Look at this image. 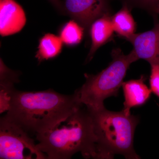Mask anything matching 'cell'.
I'll return each instance as SVG.
<instances>
[{"label": "cell", "instance_id": "cell-1", "mask_svg": "<svg viewBox=\"0 0 159 159\" xmlns=\"http://www.w3.org/2000/svg\"><path fill=\"white\" fill-rule=\"evenodd\" d=\"M83 105L76 91L66 95L51 89L23 92L14 89L4 116L29 134L36 135L52 128Z\"/></svg>", "mask_w": 159, "mask_h": 159}, {"label": "cell", "instance_id": "cell-2", "mask_svg": "<svg viewBox=\"0 0 159 159\" xmlns=\"http://www.w3.org/2000/svg\"><path fill=\"white\" fill-rule=\"evenodd\" d=\"M84 106L36 135L38 148L47 159H70L78 152L86 159H97V138L91 114Z\"/></svg>", "mask_w": 159, "mask_h": 159}, {"label": "cell", "instance_id": "cell-3", "mask_svg": "<svg viewBox=\"0 0 159 159\" xmlns=\"http://www.w3.org/2000/svg\"><path fill=\"white\" fill-rule=\"evenodd\" d=\"M88 109L97 138V159H113L116 154L122 155L126 159L140 158L134 148L138 117L126 115L123 110L112 111L105 107Z\"/></svg>", "mask_w": 159, "mask_h": 159}, {"label": "cell", "instance_id": "cell-4", "mask_svg": "<svg viewBox=\"0 0 159 159\" xmlns=\"http://www.w3.org/2000/svg\"><path fill=\"white\" fill-rule=\"evenodd\" d=\"M112 56L111 62L100 73L85 74V83L76 91L80 102L89 109L103 108L105 99L118 96L131 64L139 60L133 51L125 55L117 49L113 51Z\"/></svg>", "mask_w": 159, "mask_h": 159}, {"label": "cell", "instance_id": "cell-5", "mask_svg": "<svg viewBox=\"0 0 159 159\" xmlns=\"http://www.w3.org/2000/svg\"><path fill=\"white\" fill-rule=\"evenodd\" d=\"M47 159L29 134L5 116L0 120V159Z\"/></svg>", "mask_w": 159, "mask_h": 159}, {"label": "cell", "instance_id": "cell-6", "mask_svg": "<svg viewBox=\"0 0 159 159\" xmlns=\"http://www.w3.org/2000/svg\"><path fill=\"white\" fill-rule=\"evenodd\" d=\"M66 11L85 29L105 14L104 0H65Z\"/></svg>", "mask_w": 159, "mask_h": 159}, {"label": "cell", "instance_id": "cell-7", "mask_svg": "<svg viewBox=\"0 0 159 159\" xmlns=\"http://www.w3.org/2000/svg\"><path fill=\"white\" fill-rule=\"evenodd\" d=\"M128 40L138 59L145 60L151 66L159 65V23L150 31L134 34Z\"/></svg>", "mask_w": 159, "mask_h": 159}, {"label": "cell", "instance_id": "cell-8", "mask_svg": "<svg viewBox=\"0 0 159 159\" xmlns=\"http://www.w3.org/2000/svg\"><path fill=\"white\" fill-rule=\"evenodd\" d=\"M22 7L14 0H0V34L2 36L20 32L26 23Z\"/></svg>", "mask_w": 159, "mask_h": 159}, {"label": "cell", "instance_id": "cell-9", "mask_svg": "<svg viewBox=\"0 0 159 159\" xmlns=\"http://www.w3.org/2000/svg\"><path fill=\"white\" fill-rule=\"evenodd\" d=\"M146 79V77L142 75L139 79L132 80L122 83L125 99L122 110L126 115H130L131 108L143 105L150 98L152 93L145 84Z\"/></svg>", "mask_w": 159, "mask_h": 159}, {"label": "cell", "instance_id": "cell-10", "mask_svg": "<svg viewBox=\"0 0 159 159\" xmlns=\"http://www.w3.org/2000/svg\"><path fill=\"white\" fill-rule=\"evenodd\" d=\"M114 32L111 19L107 13H105L92 23L90 29L92 45L87 57L89 61L92 59L99 48L108 41Z\"/></svg>", "mask_w": 159, "mask_h": 159}, {"label": "cell", "instance_id": "cell-11", "mask_svg": "<svg viewBox=\"0 0 159 159\" xmlns=\"http://www.w3.org/2000/svg\"><path fill=\"white\" fill-rule=\"evenodd\" d=\"M63 43L60 37L48 33L40 39L35 57L39 63L57 57L62 51Z\"/></svg>", "mask_w": 159, "mask_h": 159}, {"label": "cell", "instance_id": "cell-12", "mask_svg": "<svg viewBox=\"0 0 159 159\" xmlns=\"http://www.w3.org/2000/svg\"><path fill=\"white\" fill-rule=\"evenodd\" d=\"M114 31L128 39L135 31L136 24L127 7H123L111 18Z\"/></svg>", "mask_w": 159, "mask_h": 159}, {"label": "cell", "instance_id": "cell-13", "mask_svg": "<svg viewBox=\"0 0 159 159\" xmlns=\"http://www.w3.org/2000/svg\"><path fill=\"white\" fill-rule=\"evenodd\" d=\"M84 29L81 25L75 21L70 20L62 27L60 36L63 43L68 46H74L82 40Z\"/></svg>", "mask_w": 159, "mask_h": 159}, {"label": "cell", "instance_id": "cell-14", "mask_svg": "<svg viewBox=\"0 0 159 159\" xmlns=\"http://www.w3.org/2000/svg\"><path fill=\"white\" fill-rule=\"evenodd\" d=\"M19 82L18 76L14 71L8 68L2 60L0 62V89L14 88L15 83Z\"/></svg>", "mask_w": 159, "mask_h": 159}, {"label": "cell", "instance_id": "cell-15", "mask_svg": "<svg viewBox=\"0 0 159 159\" xmlns=\"http://www.w3.org/2000/svg\"><path fill=\"white\" fill-rule=\"evenodd\" d=\"M151 67L150 89L152 93L159 98V65H153Z\"/></svg>", "mask_w": 159, "mask_h": 159}, {"label": "cell", "instance_id": "cell-16", "mask_svg": "<svg viewBox=\"0 0 159 159\" xmlns=\"http://www.w3.org/2000/svg\"><path fill=\"white\" fill-rule=\"evenodd\" d=\"M143 1L145 2V3L150 5L152 7H153L155 5L159 2V0H143Z\"/></svg>", "mask_w": 159, "mask_h": 159}, {"label": "cell", "instance_id": "cell-17", "mask_svg": "<svg viewBox=\"0 0 159 159\" xmlns=\"http://www.w3.org/2000/svg\"><path fill=\"white\" fill-rule=\"evenodd\" d=\"M153 9L155 12H156L157 14L159 15V2L156 4L153 7Z\"/></svg>", "mask_w": 159, "mask_h": 159}, {"label": "cell", "instance_id": "cell-18", "mask_svg": "<svg viewBox=\"0 0 159 159\" xmlns=\"http://www.w3.org/2000/svg\"><path fill=\"white\" fill-rule=\"evenodd\" d=\"M53 4H55L56 6L60 7V5L59 0H50Z\"/></svg>", "mask_w": 159, "mask_h": 159}]
</instances>
